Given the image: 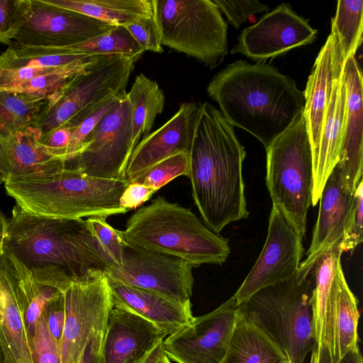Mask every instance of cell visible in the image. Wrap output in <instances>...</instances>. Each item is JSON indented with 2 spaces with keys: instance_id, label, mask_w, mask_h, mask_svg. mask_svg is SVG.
<instances>
[{
  "instance_id": "6da1fadb",
  "label": "cell",
  "mask_w": 363,
  "mask_h": 363,
  "mask_svg": "<svg viewBox=\"0 0 363 363\" xmlns=\"http://www.w3.org/2000/svg\"><path fill=\"white\" fill-rule=\"evenodd\" d=\"M245 155L233 126L220 111L200 103L188 177L202 220L215 233L249 214L242 177Z\"/></svg>"
},
{
  "instance_id": "7a4b0ae2",
  "label": "cell",
  "mask_w": 363,
  "mask_h": 363,
  "mask_svg": "<svg viewBox=\"0 0 363 363\" xmlns=\"http://www.w3.org/2000/svg\"><path fill=\"white\" fill-rule=\"evenodd\" d=\"M206 91L233 126L252 135L265 149L303 115L305 106L303 91L294 80L263 62L228 65Z\"/></svg>"
},
{
  "instance_id": "3957f363",
  "label": "cell",
  "mask_w": 363,
  "mask_h": 363,
  "mask_svg": "<svg viewBox=\"0 0 363 363\" xmlns=\"http://www.w3.org/2000/svg\"><path fill=\"white\" fill-rule=\"evenodd\" d=\"M4 247L30 270L53 267L74 281L104 272L110 264L86 220L38 216L17 205L8 219Z\"/></svg>"
},
{
  "instance_id": "277c9868",
  "label": "cell",
  "mask_w": 363,
  "mask_h": 363,
  "mask_svg": "<svg viewBox=\"0 0 363 363\" xmlns=\"http://www.w3.org/2000/svg\"><path fill=\"white\" fill-rule=\"evenodd\" d=\"M129 245L182 258L194 267L222 264L228 258V240L211 230L190 208L158 196L139 208L121 230Z\"/></svg>"
},
{
  "instance_id": "5b68a950",
  "label": "cell",
  "mask_w": 363,
  "mask_h": 363,
  "mask_svg": "<svg viewBox=\"0 0 363 363\" xmlns=\"http://www.w3.org/2000/svg\"><path fill=\"white\" fill-rule=\"evenodd\" d=\"M9 196L18 206L38 216L77 219L125 214L119 199L127 180L99 178L77 168L66 167L50 177L35 180L4 182Z\"/></svg>"
},
{
  "instance_id": "8992f818",
  "label": "cell",
  "mask_w": 363,
  "mask_h": 363,
  "mask_svg": "<svg viewBox=\"0 0 363 363\" xmlns=\"http://www.w3.org/2000/svg\"><path fill=\"white\" fill-rule=\"evenodd\" d=\"M314 268L308 274L261 289L240 309L285 353L289 363H304L315 344L311 298Z\"/></svg>"
},
{
  "instance_id": "52a82bcc",
  "label": "cell",
  "mask_w": 363,
  "mask_h": 363,
  "mask_svg": "<svg viewBox=\"0 0 363 363\" xmlns=\"http://www.w3.org/2000/svg\"><path fill=\"white\" fill-rule=\"evenodd\" d=\"M265 150L266 184L272 206L303 238L313 188V152L303 116Z\"/></svg>"
},
{
  "instance_id": "ba28073f",
  "label": "cell",
  "mask_w": 363,
  "mask_h": 363,
  "mask_svg": "<svg viewBox=\"0 0 363 363\" xmlns=\"http://www.w3.org/2000/svg\"><path fill=\"white\" fill-rule=\"evenodd\" d=\"M162 45L211 69L228 54V26L212 0H152Z\"/></svg>"
},
{
  "instance_id": "9c48e42d",
  "label": "cell",
  "mask_w": 363,
  "mask_h": 363,
  "mask_svg": "<svg viewBox=\"0 0 363 363\" xmlns=\"http://www.w3.org/2000/svg\"><path fill=\"white\" fill-rule=\"evenodd\" d=\"M136 61L124 55L105 57L47 99L33 127L40 137L62 126L76 127L112 98L126 92Z\"/></svg>"
},
{
  "instance_id": "30bf717a",
  "label": "cell",
  "mask_w": 363,
  "mask_h": 363,
  "mask_svg": "<svg viewBox=\"0 0 363 363\" xmlns=\"http://www.w3.org/2000/svg\"><path fill=\"white\" fill-rule=\"evenodd\" d=\"M133 149L131 106L126 92L91 133L71 167L91 177L126 180Z\"/></svg>"
},
{
  "instance_id": "8fae6325",
  "label": "cell",
  "mask_w": 363,
  "mask_h": 363,
  "mask_svg": "<svg viewBox=\"0 0 363 363\" xmlns=\"http://www.w3.org/2000/svg\"><path fill=\"white\" fill-rule=\"evenodd\" d=\"M193 268L182 258L127 245L121 265L110 264L104 274L124 284L186 302L192 296Z\"/></svg>"
},
{
  "instance_id": "7c38bea8",
  "label": "cell",
  "mask_w": 363,
  "mask_h": 363,
  "mask_svg": "<svg viewBox=\"0 0 363 363\" xmlns=\"http://www.w3.org/2000/svg\"><path fill=\"white\" fill-rule=\"evenodd\" d=\"M65 320L60 342L62 363H75L93 330H106L113 307L104 272L72 282L64 291Z\"/></svg>"
},
{
  "instance_id": "4fadbf2b",
  "label": "cell",
  "mask_w": 363,
  "mask_h": 363,
  "mask_svg": "<svg viewBox=\"0 0 363 363\" xmlns=\"http://www.w3.org/2000/svg\"><path fill=\"white\" fill-rule=\"evenodd\" d=\"M303 252V238L272 206L263 249L233 298L240 305L261 289L291 279L298 270Z\"/></svg>"
},
{
  "instance_id": "5bb4252c",
  "label": "cell",
  "mask_w": 363,
  "mask_h": 363,
  "mask_svg": "<svg viewBox=\"0 0 363 363\" xmlns=\"http://www.w3.org/2000/svg\"><path fill=\"white\" fill-rule=\"evenodd\" d=\"M239 305L231 296L213 311L163 340L164 354L177 363H219L232 337Z\"/></svg>"
},
{
  "instance_id": "9a60e30c",
  "label": "cell",
  "mask_w": 363,
  "mask_h": 363,
  "mask_svg": "<svg viewBox=\"0 0 363 363\" xmlns=\"http://www.w3.org/2000/svg\"><path fill=\"white\" fill-rule=\"evenodd\" d=\"M115 27L43 0H30L26 21L13 43L29 47L66 48L101 35Z\"/></svg>"
},
{
  "instance_id": "2e32d148",
  "label": "cell",
  "mask_w": 363,
  "mask_h": 363,
  "mask_svg": "<svg viewBox=\"0 0 363 363\" xmlns=\"http://www.w3.org/2000/svg\"><path fill=\"white\" fill-rule=\"evenodd\" d=\"M317 34L318 30L308 20L283 3L262 16L255 24L243 29L231 53L264 62L313 43Z\"/></svg>"
},
{
  "instance_id": "e0dca14e",
  "label": "cell",
  "mask_w": 363,
  "mask_h": 363,
  "mask_svg": "<svg viewBox=\"0 0 363 363\" xmlns=\"http://www.w3.org/2000/svg\"><path fill=\"white\" fill-rule=\"evenodd\" d=\"M200 113V103L184 102L174 115L139 141L126 168L130 183L141 172L179 152H189Z\"/></svg>"
},
{
  "instance_id": "ac0fdd59",
  "label": "cell",
  "mask_w": 363,
  "mask_h": 363,
  "mask_svg": "<svg viewBox=\"0 0 363 363\" xmlns=\"http://www.w3.org/2000/svg\"><path fill=\"white\" fill-rule=\"evenodd\" d=\"M345 87V115L339 160L336 167L344 187L354 193L362 179V73L354 56L342 68Z\"/></svg>"
},
{
  "instance_id": "d6986e66",
  "label": "cell",
  "mask_w": 363,
  "mask_h": 363,
  "mask_svg": "<svg viewBox=\"0 0 363 363\" xmlns=\"http://www.w3.org/2000/svg\"><path fill=\"white\" fill-rule=\"evenodd\" d=\"M167 335L138 314L112 307L104 342L105 363H135Z\"/></svg>"
},
{
  "instance_id": "ffe728a7",
  "label": "cell",
  "mask_w": 363,
  "mask_h": 363,
  "mask_svg": "<svg viewBox=\"0 0 363 363\" xmlns=\"http://www.w3.org/2000/svg\"><path fill=\"white\" fill-rule=\"evenodd\" d=\"M113 307L130 311L150 321L168 335L194 320L191 301L182 302L162 294L124 284L106 276Z\"/></svg>"
},
{
  "instance_id": "44dd1931",
  "label": "cell",
  "mask_w": 363,
  "mask_h": 363,
  "mask_svg": "<svg viewBox=\"0 0 363 363\" xmlns=\"http://www.w3.org/2000/svg\"><path fill=\"white\" fill-rule=\"evenodd\" d=\"M344 62L338 43L333 33L318 54L303 91V113L312 147L316 152L320 130L334 86L340 77Z\"/></svg>"
},
{
  "instance_id": "7402d4cb",
  "label": "cell",
  "mask_w": 363,
  "mask_h": 363,
  "mask_svg": "<svg viewBox=\"0 0 363 363\" xmlns=\"http://www.w3.org/2000/svg\"><path fill=\"white\" fill-rule=\"evenodd\" d=\"M38 130L30 127L0 140V172L4 182L35 180L64 170L67 162L52 155L40 142Z\"/></svg>"
},
{
  "instance_id": "603a6c76",
  "label": "cell",
  "mask_w": 363,
  "mask_h": 363,
  "mask_svg": "<svg viewBox=\"0 0 363 363\" xmlns=\"http://www.w3.org/2000/svg\"><path fill=\"white\" fill-rule=\"evenodd\" d=\"M353 194L343 186L335 166L329 176L320 199L319 212L307 257L301 262L298 272L308 274L325 251L341 244L344 223Z\"/></svg>"
},
{
  "instance_id": "cb8c5ba5",
  "label": "cell",
  "mask_w": 363,
  "mask_h": 363,
  "mask_svg": "<svg viewBox=\"0 0 363 363\" xmlns=\"http://www.w3.org/2000/svg\"><path fill=\"white\" fill-rule=\"evenodd\" d=\"M0 347L4 363H33L15 278L4 249L0 255Z\"/></svg>"
},
{
  "instance_id": "d4e9b609",
  "label": "cell",
  "mask_w": 363,
  "mask_h": 363,
  "mask_svg": "<svg viewBox=\"0 0 363 363\" xmlns=\"http://www.w3.org/2000/svg\"><path fill=\"white\" fill-rule=\"evenodd\" d=\"M345 101V87L342 72L334 86L323 121L318 148L313 157L312 206H315L319 201L324 186L339 160Z\"/></svg>"
},
{
  "instance_id": "484cf974",
  "label": "cell",
  "mask_w": 363,
  "mask_h": 363,
  "mask_svg": "<svg viewBox=\"0 0 363 363\" xmlns=\"http://www.w3.org/2000/svg\"><path fill=\"white\" fill-rule=\"evenodd\" d=\"M340 245L325 251L314 266V287L311 303L313 311L315 345L329 350L337 289V275L341 266ZM329 353V352H328Z\"/></svg>"
},
{
  "instance_id": "4316f807",
  "label": "cell",
  "mask_w": 363,
  "mask_h": 363,
  "mask_svg": "<svg viewBox=\"0 0 363 363\" xmlns=\"http://www.w3.org/2000/svg\"><path fill=\"white\" fill-rule=\"evenodd\" d=\"M219 363H289L281 349L240 309Z\"/></svg>"
},
{
  "instance_id": "83f0119b",
  "label": "cell",
  "mask_w": 363,
  "mask_h": 363,
  "mask_svg": "<svg viewBox=\"0 0 363 363\" xmlns=\"http://www.w3.org/2000/svg\"><path fill=\"white\" fill-rule=\"evenodd\" d=\"M358 300L349 288L342 267L337 275L335 306L328 352L331 363H338L350 351L359 348Z\"/></svg>"
},
{
  "instance_id": "f1b7e54d",
  "label": "cell",
  "mask_w": 363,
  "mask_h": 363,
  "mask_svg": "<svg viewBox=\"0 0 363 363\" xmlns=\"http://www.w3.org/2000/svg\"><path fill=\"white\" fill-rule=\"evenodd\" d=\"M114 26L153 16L152 0H43Z\"/></svg>"
},
{
  "instance_id": "f546056e",
  "label": "cell",
  "mask_w": 363,
  "mask_h": 363,
  "mask_svg": "<svg viewBox=\"0 0 363 363\" xmlns=\"http://www.w3.org/2000/svg\"><path fill=\"white\" fill-rule=\"evenodd\" d=\"M3 249L15 278L30 344L34 336L37 321L42 314L45 303L62 291L35 279L29 269L14 257L4 247Z\"/></svg>"
},
{
  "instance_id": "4dcf8cb0",
  "label": "cell",
  "mask_w": 363,
  "mask_h": 363,
  "mask_svg": "<svg viewBox=\"0 0 363 363\" xmlns=\"http://www.w3.org/2000/svg\"><path fill=\"white\" fill-rule=\"evenodd\" d=\"M127 97L131 106L132 145L135 148L141 136L150 133L156 117L162 113L165 96L156 81L141 73L135 77Z\"/></svg>"
},
{
  "instance_id": "1f68e13d",
  "label": "cell",
  "mask_w": 363,
  "mask_h": 363,
  "mask_svg": "<svg viewBox=\"0 0 363 363\" xmlns=\"http://www.w3.org/2000/svg\"><path fill=\"white\" fill-rule=\"evenodd\" d=\"M47 99L16 91H0V140L33 127Z\"/></svg>"
},
{
  "instance_id": "d6a6232c",
  "label": "cell",
  "mask_w": 363,
  "mask_h": 363,
  "mask_svg": "<svg viewBox=\"0 0 363 363\" xmlns=\"http://www.w3.org/2000/svg\"><path fill=\"white\" fill-rule=\"evenodd\" d=\"M93 55L75 54L65 48H41L18 45L13 42L0 55V68L62 67Z\"/></svg>"
},
{
  "instance_id": "836d02e7",
  "label": "cell",
  "mask_w": 363,
  "mask_h": 363,
  "mask_svg": "<svg viewBox=\"0 0 363 363\" xmlns=\"http://www.w3.org/2000/svg\"><path fill=\"white\" fill-rule=\"evenodd\" d=\"M363 1L339 0L331 21V33L337 38L342 59L354 56L362 41Z\"/></svg>"
},
{
  "instance_id": "e575fe53",
  "label": "cell",
  "mask_w": 363,
  "mask_h": 363,
  "mask_svg": "<svg viewBox=\"0 0 363 363\" xmlns=\"http://www.w3.org/2000/svg\"><path fill=\"white\" fill-rule=\"evenodd\" d=\"M72 52L89 55H124L139 60L145 52L124 26L69 47Z\"/></svg>"
},
{
  "instance_id": "d590c367",
  "label": "cell",
  "mask_w": 363,
  "mask_h": 363,
  "mask_svg": "<svg viewBox=\"0 0 363 363\" xmlns=\"http://www.w3.org/2000/svg\"><path fill=\"white\" fill-rule=\"evenodd\" d=\"M189 153L179 152L167 157L141 172L133 182L151 188L155 192L179 176L188 177Z\"/></svg>"
},
{
  "instance_id": "8d00e7d4",
  "label": "cell",
  "mask_w": 363,
  "mask_h": 363,
  "mask_svg": "<svg viewBox=\"0 0 363 363\" xmlns=\"http://www.w3.org/2000/svg\"><path fill=\"white\" fill-rule=\"evenodd\" d=\"M92 237L101 254L110 264L121 266L125 246L121 230L109 225L106 218L90 217L86 220Z\"/></svg>"
},
{
  "instance_id": "74e56055",
  "label": "cell",
  "mask_w": 363,
  "mask_h": 363,
  "mask_svg": "<svg viewBox=\"0 0 363 363\" xmlns=\"http://www.w3.org/2000/svg\"><path fill=\"white\" fill-rule=\"evenodd\" d=\"M30 0H0V43L10 45L25 23Z\"/></svg>"
},
{
  "instance_id": "f35d334b",
  "label": "cell",
  "mask_w": 363,
  "mask_h": 363,
  "mask_svg": "<svg viewBox=\"0 0 363 363\" xmlns=\"http://www.w3.org/2000/svg\"><path fill=\"white\" fill-rule=\"evenodd\" d=\"M363 182H359L346 216L340 244L342 252L353 251L363 239Z\"/></svg>"
},
{
  "instance_id": "ab89813d",
  "label": "cell",
  "mask_w": 363,
  "mask_h": 363,
  "mask_svg": "<svg viewBox=\"0 0 363 363\" xmlns=\"http://www.w3.org/2000/svg\"><path fill=\"white\" fill-rule=\"evenodd\" d=\"M33 363H62L60 344L50 333L43 314L30 342Z\"/></svg>"
},
{
  "instance_id": "60d3db41",
  "label": "cell",
  "mask_w": 363,
  "mask_h": 363,
  "mask_svg": "<svg viewBox=\"0 0 363 363\" xmlns=\"http://www.w3.org/2000/svg\"><path fill=\"white\" fill-rule=\"evenodd\" d=\"M125 93L112 98L107 103L86 116L76 127L72 128V135L67 152V163L72 161L79 154L93 130Z\"/></svg>"
},
{
  "instance_id": "b9f144b4",
  "label": "cell",
  "mask_w": 363,
  "mask_h": 363,
  "mask_svg": "<svg viewBox=\"0 0 363 363\" xmlns=\"http://www.w3.org/2000/svg\"><path fill=\"white\" fill-rule=\"evenodd\" d=\"M227 17L228 22L238 29L250 16L267 11L269 7L257 0H212Z\"/></svg>"
},
{
  "instance_id": "7bdbcfd3",
  "label": "cell",
  "mask_w": 363,
  "mask_h": 363,
  "mask_svg": "<svg viewBox=\"0 0 363 363\" xmlns=\"http://www.w3.org/2000/svg\"><path fill=\"white\" fill-rule=\"evenodd\" d=\"M124 27L128 30L144 51L161 53V44L157 23L153 16L144 17L131 22Z\"/></svg>"
},
{
  "instance_id": "ee69618b",
  "label": "cell",
  "mask_w": 363,
  "mask_h": 363,
  "mask_svg": "<svg viewBox=\"0 0 363 363\" xmlns=\"http://www.w3.org/2000/svg\"><path fill=\"white\" fill-rule=\"evenodd\" d=\"M42 314L50 333L60 344L65 320V301L63 291L45 303Z\"/></svg>"
},
{
  "instance_id": "f6af8a7d",
  "label": "cell",
  "mask_w": 363,
  "mask_h": 363,
  "mask_svg": "<svg viewBox=\"0 0 363 363\" xmlns=\"http://www.w3.org/2000/svg\"><path fill=\"white\" fill-rule=\"evenodd\" d=\"M72 128L60 127L49 134L40 137L39 142L53 155L64 159L67 155L71 143Z\"/></svg>"
},
{
  "instance_id": "bcb514c9",
  "label": "cell",
  "mask_w": 363,
  "mask_h": 363,
  "mask_svg": "<svg viewBox=\"0 0 363 363\" xmlns=\"http://www.w3.org/2000/svg\"><path fill=\"white\" fill-rule=\"evenodd\" d=\"M106 330L91 331L75 363H105L104 342Z\"/></svg>"
},
{
  "instance_id": "7dc6e473",
  "label": "cell",
  "mask_w": 363,
  "mask_h": 363,
  "mask_svg": "<svg viewBox=\"0 0 363 363\" xmlns=\"http://www.w3.org/2000/svg\"><path fill=\"white\" fill-rule=\"evenodd\" d=\"M155 193L153 189L142 184L128 183L120 197V205L128 211L136 208L148 201Z\"/></svg>"
},
{
  "instance_id": "c3c4849f",
  "label": "cell",
  "mask_w": 363,
  "mask_h": 363,
  "mask_svg": "<svg viewBox=\"0 0 363 363\" xmlns=\"http://www.w3.org/2000/svg\"><path fill=\"white\" fill-rule=\"evenodd\" d=\"M310 363H331L327 348L319 350L314 344L311 350ZM338 363H363L359 347L347 352Z\"/></svg>"
},
{
  "instance_id": "681fc988",
  "label": "cell",
  "mask_w": 363,
  "mask_h": 363,
  "mask_svg": "<svg viewBox=\"0 0 363 363\" xmlns=\"http://www.w3.org/2000/svg\"><path fill=\"white\" fill-rule=\"evenodd\" d=\"M162 342L163 340L158 342L152 349L135 363H157L164 354Z\"/></svg>"
},
{
  "instance_id": "f907efd6",
  "label": "cell",
  "mask_w": 363,
  "mask_h": 363,
  "mask_svg": "<svg viewBox=\"0 0 363 363\" xmlns=\"http://www.w3.org/2000/svg\"><path fill=\"white\" fill-rule=\"evenodd\" d=\"M7 222L8 219L0 209V255L3 249L4 242L7 233Z\"/></svg>"
},
{
  "instance_id": "816d5d0a",
  "label": "cell",
  "mask_w": 363,
  "mask_h": 363,
  "mask_svg": "<svg viewBox=\"0 0 363 363\" xmlns=\"http://www.w3.org/2000/svg\"><path fill=\"white\" fill-rule=\"evenodd\" d=\"M157 363H171L170 359L163 354Z\"/></svg>"
},
{
  "instance_id": "f5cc1de1",
  "label": "cell",
  "mask_w": 363,
  "mask_h": 363,
  "mask_svg": "<svg viewBox=\"0 0 363 363\" xmlns=\"http://www.w3.org/2000/svg\"><path fill=\"white\" fill-rule=\"evenodd\" d=\"M0 363H4V356H3L1 347H0Z\"/></svg>"
},
{
  "instance_id": "db71d44e",
  "label": "cell",
  "mask_w": 363,
  "mask_h": 363,
  "mask_svg": "<svg viewBox=\"0 0 363 363\" xmlns=\"http://www.w3.org/2000/svg\"><path fill=\"white\" fill-rule=\"evenodd\" d=\"M4 183V179L2 174L0 172V185H1Z\"/></svg>"
}]
</instances>
